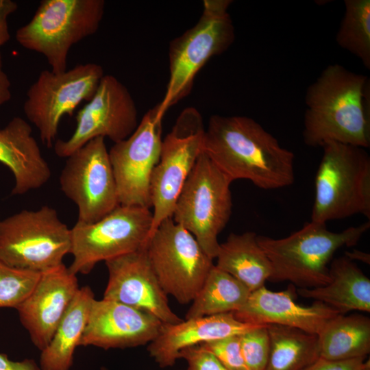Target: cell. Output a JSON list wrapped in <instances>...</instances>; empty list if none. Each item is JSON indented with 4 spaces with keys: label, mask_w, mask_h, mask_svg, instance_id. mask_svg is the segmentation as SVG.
I'll list each match as a JSON object with an SVG mask.
<instances>
[{
    "label": "cell",
    "mask_w": 370,
    "mask_h": 370,
    "mask_svg": "<svg viewBox=\"0 0 370 370\" xmlns=\"http://www.w3.org/2000/svg\"><path fill=\"white\" fill-rule=\"evenodd\" d=\"M202 152L232 182L247 180L264 190L291 185L294 154L251 118L210 116Z\"/></svg>",
    "instance_id": "obj_1"
},
{
    "label": "cell",
    "mask_w": 370,
    "mask_h": 370,
    "mask_svg": "<svg viewBox=\"0 0 370 370\" xmlns=\"http://www.w3.org/2000/svg\"><path fill=\"white\" fill-rule=\"evenodd\" d=\"M303 138L317 147L335 141L370 147V81L367 76L330 64L306 93Z\"/></svg>",
    "instance_id": "obj_2"
},
{
    "label": "cell",
    "mask_w": 370,
    "mask_h": 370,
    "mask_svg": "<svg viewBox=\"0 0 370 370\" xmlns=\"http://www.w3.org/2000/svg\"><path fill=\"white\" fill-rule=\"evenodd\" d=\"M370 223L342 232L328 230L326 224L310 221L289 236L273 238L258 235L257 241L269 259V280L289 281L304 288L323 286L330 282L329 263L340 248L357 244Z\"/></svg>",
    "instance_id": "obj_3"
},
{
    "label": "cell",
    "mask_w": 370,
    "mask_h": 370,
    "mask_svg": "<svg viewBox=\"0 0 370 370\" xmlns=\"http://www.w3.org/2000/svg\"><path fill=\"white\" fill-rule=\"evenodd\" d=\"M311 221L325 223L360 214L370 218V156L366 149L335 141L321 146Z\"/></svg>",
    "instance_id": "obj_4"
},
{
    "label": "cell",
    "mask_w": 370,
    "mask_h": 370,
    "mask_svg": "<svg viewBox=\"0 0 370 370\" xmlns=\"http://www.w3.org/2000/svg\"><path fill=\"white\" fill-rule=\"evenodd\" d=\"M104 10L103 0H42L29 22L16 30V39L60 73L67 70L72 46L97 32Z\"/></svg>",
    "instance_id": "obj_5"
},
{
    "label": "cell",
    "mask_w": 370,
    "mask_h": 370,
    "mask_svg": "<svg viewBox=\"0 0 370 370\" xmlns=\"http://www.w3.org/2000/svg\"><path fill=\"white\" fill-rule=\"evenodd\" d=\"M231 3L204 1L197 23L171 42L169 81L163 99L156 106L160 116L190 92L195 76L209 59L225 52L234 42L235 29L227 12Z\"/></svg>",
    "instance_id": "obj_6"
},
{
    "label": "cell",
    "mask_w": 370,
    "mask_h": 370,
    "mask_svg": "<svg viewBox=\"0 0 370 370\" xmlns=\"http://www.w3.org/2000/svg\"><path fill=\"white\" fill-rule=\"evenodd\" d=\"M232 181L204 153L199 156L176 200L173 220L195 238L212 259L232 208Z\"/></svg>",
    "instance_id": "obj_7"
},
{
    "label": "cell",
    "mask_w": 370,
    "mask_h": 370,
    "mask_svg": "<svg viewBox=\"0 0 370 370\" xmlns=\"http://www.w3.org/2000/svg\"><path fill=\"white\" fill-rule=\"evenodd\" d=\"M71 246V229L48 206L0 219V260L11 267L41 273L63 264Z\"/></svg>",
    "instance_id": "obj_8"
},
{
    "label": "cell",
    "mask_w": 370,
    "mask_h": 370,
    "mask_svg": "<svg viewBox=\"0 0 370 370\" xmlns=\"http://www.w3.org/2000/svg\"><path fill=\"white\" fill-rule=\"evenodd\" d=\"M152 221L150 208L122 205L95 223L77 221L71 228L70 271L88 274L101 261L145 247Z\"/></svg>",
    "instance_id": "obj_9"
},
{
    "label": "cell",
    "mask_w": 370,
    "mask_h": 370,
    "mask_svg": "<svg viewBox=\"0 0 370 370\" xmlns=\"http://www.w3.org/2000/svg\"><path fill=\"white\" fill-rule=\"evenodd\" d=\"M146 251L162 288L182 304L192 302L214 266L193 234L172 217L153 232Z\"/></svg>",
    "instance_id": "obj_10"
},
{
    "label": "cell",
    "mask_w": 370,
    "mask_h": 370,
    "mask_svg": "<svg viewBox=\"0 0 370 370\" xmlns=\"http://www.w3.org/2000/svg\"><path fill=\"white\" fill-rule=\"evenodd\" d=\"M101 66L88 62L60 73L44 70L29 88L24 114L48 147L56 141L61 119L72 116L82 101H89L104 75Z\"/></svg>",
    "instance_id": "obj_11"
},
{
    "label": "cell",
    "mask_w": 370,
    "mask_h": 370,
    "mask_svg": "<svg viewBox=\"0 0 370 370\" xmlns=\"http://www.w3.org/2000/svg\"><path fill=\"white\" fill-rule=\"evenodd\" d=\"M205 130L201 114L189 107L162 139L160 159L151 177L153 221L149 237L164 220L172 217L178 195L202 153Z\"/></svg>",
    "instance_id": "obj_12"
},
{
    "label": "cell",
    "mask_w": 370,
    "mask_h": 370,
    "mask_svg": "<svg viewBox=\"0 0 370 370\" xmlns=\"http://www.w3.org/2000/svg\"><path fill=\"white\" fill-rule=\"evenodd\" d=\"M60 186L76 205L78 222L95 223L120 205L104 138L90 140L66 158Z\"/></svg>",
    "instance_id": "obj_13"
},
{
    "label": "cell",
    "mask_w": 370,
    "mask_h": 370,
    "mask_svg": "<svg viewBox=\"0 0 370 370\" xmlns=\"http://www.w3.org/2000/svg\"><path fill=\"white\" fill-rule=\"evenodd\" d=\"M138 123L137 107L127 87L114 76L104 75L92 99L77 112L73 134L53 144L55 153L67 158L97 137L120 142L128 138Z\"/></svg>",
    "instance_id": "obj_14"
},
{
    "label": "cell",
    "mask_w": 370,
    "mask_h": 370,
    "mask_svg": "<svg viewBox=\"0 0 370 370\" xmlns=\"http://www.w3.org/2000/svg\"><path fill=\"white\" fill-rule=\"evenodd\" d=\"M162 119L157 106L149 109L134 132L109 150L120 205L151 208L150 183L160 156Z\"/></svg>",
    "instance_id": "obj_15"
},
{
    "label": "cell",
    "mask_w": 370,
    "mask_h": 370,
    "mask_svg": "<svg viewBox=\"0 0 370 370\" xmlns=\"http://www.w3.org/2000/svg\"><path fill=\"white\" fill-rule=\"evenodd\" d=\"M108 280L103 299L149 312L163 323L183 321L171 309L149 260L146 246L105 262Z\"/></svg>",
    "instance_id": "obj_16"
},
{
    "label": "cell",
    "mask_w": 370,
    "mask_h": 370,
    "mask_svg": "<svg viewBox=\"0 0 370 370\" xmlns=\"http://www.w3.org/2000/svg\"><path fill=\"white\" fill-rule=\"evenodd\" d=\"M79 288L76 275L63 263L41 273L32 291L16 308L21 323L40 351L49 343Z\"/></svg>",
    "instance_id": "obj_17"
},
{
    "label": "cell",
    "mask_w": 370,
    "mask_h": 370,
    "mask_svg": "<svg viewBox=\"0 0 370 370\" xmlns=\"http://www.w3.org/2000/svg\"><path fill=\"white\" fill-rule=\"evenodd\" d=\"M162 325L145 311L113 300L94 299L79 346L108 349L144 345L158 336Z\"/></svg>",
    "instance_id": "obj_18"
},
{
    "label": "cell",
    "mask_w": 370,
    "mask_h": 370,
    "mask_svg": "<svg viewBox=\"0 0 370 370\" xmlns=\"http://www.w3.org/2000/svg\"><path fill=\"white\" fill-rule=\"evenodd\" d=\"M296 295L293 284L278 292L263 286L251 292L245 304L233 313L243 323L280 325L317 335L330 320L341 314L320 301L310 306L298 304Z\"/></svg>",
    "instance_id": "obj_19"
},
{
    "label": "cell",
    "mask_w": 370,
    "mask_h": 370,
    "mask_svg": "<svg viewBox=\"0 0 370 370\" xmlns=\"http://www.w3.org/2000/svg\"><path fill=\"white\" fill-rule=\"evenodd\" d=\"M264 324L243 323L233 312L163 323L158 336L148 344L149 356L162 368L172 367L180 352L187 347L234 335H240Z\"/></svg>",
    "instance_id": "obj_20"
},
{
    "label": "cell",
    "mask_w": 370,
    "mask_h": 370,
    "mask_svg": "<svg viewBox=\"0 0 370 370\" xmlns=\"http://www.w3.org/2000/svg\"><path fill=\"white\" fill-rule=\"evenodd\" d=\"M0 162L14 176L12 195H22L42 187L51 175L32 127L19 116L14 117L0 129Z\"/></svg>",
    "instance_id": "obj_21"
},
{
    "label": "cell",
    "mask_w": 370,
    "mask_h": 370,
    "mask_svg": "<svg viewBox=\"0 0 370 370\" xmlns=\"http://www.w3.org/2000/svg\"><path fill=\"white\" fill-rule=\"evenodd\" d=\"M330 282L323 286L297 290L305 298L322 302L341 314L349 311L370 312V280L345 256L330 265Z\"/></svg>",
    "instance_id": "obj_22"
},
{
    "label": "cell",
    "mask_w": 370,
    "mask_h": 370,
    "mask_svg": "<svg viewBox=\"0 0 370 370\" xmlns=\"http://www.w3.org/2000/svg\"><path fill=\"white\" fill-rule=\"evenodd\" d=\"M254 232L231 233L219 244L216 256L219 269L227 272L252 292L270 280L273 269L267 254Z\"/></svg>",
    "instance_id": "obj_23"
},
{
    "label": "cell",
    "mask_w": 370,
    "mask_h": 370,
    "mask_svg": "<svg viewBox=\"0 0 370 370\" xmlns=\"http://www.w3.org/2000/svg\"><path fill=\"white\" fill-rule=\"evenodd\" d=\"M95 297L88 286L79 288L48 345L41 351L40 370H69L83 335Z\"/></svg>",
    "instance_id": "obj_24"
},
{
    "label": "cell",
    "mask_w": 370,
    "mask_h": 370,
    "mask_svg": "<svg viewBox=\"0 0 370 370\" xmlns=\"http://www.w3.org/2000/svg\"><path fill=\"white\" fill-rule=\"evenodd\" d=\"M317 336L321 358L335 360L367 358L370 352V319L361 314H338Z\"/></svg>",
    "instance_id": "obj_25"
},
{
    "label": "cell",
    "mask_w": 370,
    "mask_h": 370,
    "mask_svg": "<svg viewBox=\"0 0 370 370\" xmlns=\"http://www.w3.org/2000/svg\"><path fill=\"white\" fill-rule=\"evenodd\" d=\"M250 293L243 283L214 264L185 319L234 312L245 304Z\"/></svg>",
    "instance_id": "obj_26"
},
{
    "label": "cell",
    "mask_w": 370,
    "mask_h": 370,
    "mask_svg": "<svg viewBox=\"0 0 370 370\" xmlns=\"http://www.w3.org/2000/svg\"><path fill=\"white\" fill-rule=\"evenodd\" d=\"M267 330L270 351L264 370H302L319 358L317 334L275 324Z\"/></svg>",
    "instance_id": "obj_27"
},
{
    "label": "cell",
    "mask_w": 370,
    "mask_h": 370,
    "mask_svg": "<svg viewBox=\"0 0 370 370\" xmlns=\"http://www.w3.org/2000/svg\"><path fill=\"white\" fill-rule=\"evenodd\" d=\"M344 5L336 41L370 69V1L345 0Z\"/></svg>",
    "instance_id": "obj_28"
},
{
    "label": "cell",
    "mask_w": 370,
    "mask_h": 370,
    "mask_svg": "<svg viewBox=\"0 0 370 370\" xmlns=\"http://www.w3.org/2000/svg\"><path fill=\"white\" fill-rule=\"evenodd\" d=\"M40 275L0 260V308H16L32 291Z\"/></svg>",
    "instance_id": "obj_29"
},
{
    "label": "cell",
    "mask_w": 370,
    "mask_h": 370,
    "mask_svg": "<svg viewBox=\"0 0 370 370\" xmlns=\"http://www.w3.org/2000/svg\"><path fill=\"white\" fill-rule=\"evenodd\" d=\"M268 325H262L240 334L241 352L247 370H264L269 351Z\"/></svg>",
    "instance_id": "obj_30"
},
{
    "label": "cell",
    "mask_w": 370,
    "mask_h": 370,
    "mask_svg": "<svg viewBox=\"0 0 370 370\" xmlns=\"http://www.w3.org/2000/svg\"><path fill=\"white\" fill-rule=\"evenodd\" d=\"M212 353L228 370H247L241 352L240 335L199 344Z\"/></svg>",
    "instance_id": "obj_31"
},
{
    "label": "cell",
    "mask_w": 370,
    "mask_h": 370,
    "mask_svg": "<svg viewBox=\"0 0 370 370\" xmlns=\"http://www.w3.org/2000/svg\"><path fill=\"white\" fill-rule=\"evenodd\" d=\"M179 357L187 361L186 370H228L212 353L199 345L182 349Z\"/></svg>",
    "instance_id": "obj_32"
},
{
    "label": "cell",
    "mask_w": 370,
    "mask_h": 370,
    "mask_svg": "<svg viewBox=\"0 0 370 370\" xmlns=\"http://www.w3.org/2000/svg\"><path fill=\"white\" fill-rule=\"evenodd\" d=\"M367 358H358L348 360H328L319 357L314 362L302 370H363L369 360Z\"/></svg>",
    "instance_id": "obj_33"
},
{
    "label": "cell",
    "mask_w": 370,
    "mask_h": 370,
    "mask_svg": "<svg viewBox=\"0 0 370 370\" xmlns=\"http://www.w3.org/2000/svg\"><path fill=\"white\" fill-rule=\"evenodd\" d=\"M18 9L16 2L12 0H0V47L10 38L8 17Z\"/></svg>",
    "instance_id": "obj_34"
},
{
    "label": "cell",
    "mask_w": 370,
    "mask_h": 370,
    "mask_svg": "<svg viewBox=\"0 0 370 370\" xmlns=\"http://www.w3.org/2000/svg\"><path fill=\"white\" fill-rule=\"evenodd\" d=\"M0 370H40V369L33 360L13 361L5 354L0 353Z\"/></svg>",
    "instance_id": "obj_35"
},
{
    "label": "cell",
    "mask_w": 370,
    "mask_h": 370,
    "mask_svg": "<svg viewBox=\"0 0 370 370\" xmlns=\"http://www.w3.org/2000/svg\"><path fill=\"white\" fill-rule=\"evenodd\" d=\"M10 87V79L3 69L2 56L0 52V106L10 100L12 97Z\"/></svg>",
    "instance_id": "obj_36"
},
{
    "label": "cell",
    "mask_w": 370,
    "mask_h": 370,
    "mask_svg": "<svg viewBox=\"0 0 370 370\" xmlns=\"http://www.w3.org/2000/svg\"><path fill=\"white\" fill-rule=\"evenodd\" d=\"M345 256L351 260H360L365 263L369 264L370 256L369 254L354 249L352 251L345 252Z\"/></svg>",
    "instance_id": "obj_37"
},
{
    "label": "cell",
    "mask_w": 370,
    "mask_h": 370,
    "mask_svg": "<svg viewBox=\"0 0 370 370\" xmlns=\"http://www.w3.org/2000/svg\"><path fill=\"white\" fill-rule=\"evenodd\" d=\"M363 370H370V364L368 365Z\"/></svg>",
    "instance_id": "obj_38"
},
{
    "label": "cell",
    "mask_w": 370,
    "mask_h": 370,
    "mask_svg": "<svg viewBox=\"0 0 370 370\" xmlns=\"http://www.w3.org/2000/svg\"><path fill=\"white\" fill-rule=\"evenodd\" d=\"M101 370H108V369H107L106 368H105V367H102V368L101 369Z\"/></svg>",
    "instance_id": "obj_39"
}]
</instances>
